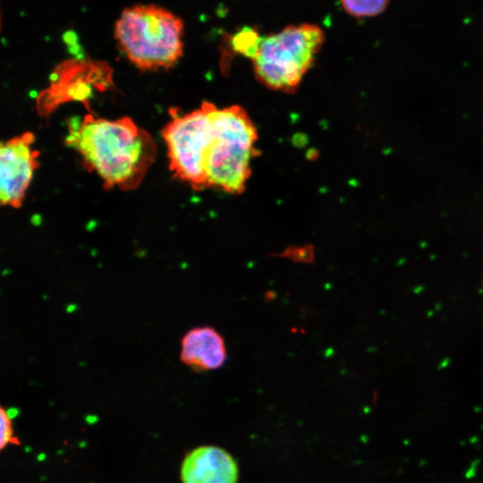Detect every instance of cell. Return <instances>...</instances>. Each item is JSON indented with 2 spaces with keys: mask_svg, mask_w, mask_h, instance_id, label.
I'll use <instances>...</instances> for the list:
<instances>
[{
  "mask_svg": "<svg viewBox=\"0 0 483 483\" xmlns=\"http://www.w3.org/2000/svg\"><path fill=\"white\" fill-rule=\"evenodd\" d=\"M163 139L170 170L193 190L244 191L257 154L258 132L241 106L218 108L205 101L196 110L174 115Z\"/></svg>",
  "mask_w": 483,
  "mask_h": 483,
  "instance_id": "6da1fadb",
  "label": "cell"
},
{
  "mask_svg": "<svg viewBox=\"0 0 483 483\" xmlns=\"http://www.w3.org/2000/svg\"><path fill=\"white\" fill-rule=\"evenodd\" d=\"M65 142L81 157L83 166L95 172L106 189H136L157 157V146L131 118L115 120L86 114L68 126Z\"/></svg>",
  "mask_w": 483,
  "mask_h": 483,
  "instance_id": "7a4b0ae2",
  "label": "cell"
},
{
  "mask_svg": "<svg viewBox=\"0 0 483 483\" xmlns=\"http://www.w3.org/2000/svg\"><path fill=\"white\" fill-rule=\"evenodd\" d=\"M183 34L181 17L156 4L125 8L114 28L119 49L142 71L174 67L183 54Z\"/></svg>",
  "mask_w": 483,
  "mask_h": 483,
  "instance_id": "3957f363",
  "label": "cell"
},
{
  "mask_svg": "<svg viewBox=\"0 0 483 483\" xmlns=\"http://www.w3.org/2000/svg\"><path fill=\"white\" fill-rule=\"evenodd\" d=\"M324 42V30L306 22L261 36L250 59L255 78L269 89L294 92Z\"/></svg>",
  "mask_w": 483,
  "mask_h": 483,
  "instance_id": "277c9868",
  "label": "cell"
},
{
  "mask_svg": "<svg viewBox=\"0 0 483 483\" xmlns=\"http://www.w3.org/2000/svg\"><path fill=\"white\" fill-rule=\"evenodd\" d=\"M35 137L27 131L0 141V206L19 208L38 168Z\"/></svg>",
  "mask_w": 483,
  "mask_h": 483,
  "instance_id": "5b68a950",
  "label": "cell"
},
{
  "mask_svg": "<svg viewBox=\"0 0 483 483\" xmlns=\"http://www.w3.org/2000/svg\"><path fill=\"white\" fill-rule=\"evenodd\" d=\"M182 483H238L239 467L233 455L216 445H201L184 456Z\"/></svg>",
  "mask_w": 483,
  "mask_h": 483,
  "instance_id": "8992f818",
  "label": "cell"
},
{
  "mask_svg": "<svg viewBox=\"0 0 483 483\" xmlns=\"http://www.w3.org/2000/svg\"><path fill=\"white\" fill-rule=\"evenodd\" d=\"M179 358L184 366L194 372L218 369L227 359L225 339L213 326H194L181 339Z\"/></svg>",
  "mask_w": 483,
  "mask_h": 483,
  "instance_id": "52a82bcc",
  "label": "cell"
},
{
  "mask_svg": "<svg viewBox=\"0 0 483 483\" xmlns=\"http://www.w3.org/2000/svg\"><path fill=\"white\" fill-rule=\"evenodd\" d=\"M226 39L231 48L250 59L256 52L260 35L254 27H243L233 35H227Z\"/></svg>",
  "mask_w": 483,
  "mask_h": 483,
  "instance_id": "ba28073f",
  "label": "cell"
},
{
  "mask_svg": "<svg viewBox=\"0 0 483 483\" xmlns=\"http://www.w3.org/2000/svg\"><path fill=\"white\" fill-rule=\"evenodd\" d=\"M390 0H340L343 10L355 18L375 17L385 12Z\"/></svg>",
  "mask_w": 483,
  "mask_h": 483,
  "instance_id": "9c48e42d",
  "label": "cell"
},
{
  "mask_svg": "<svg viewBox=\"0 0 483 483\" xmlns=\"http://www.w3.org/2000/svg\"><path fill=\"white\" fill-rule=\"evenodd\" d=\"M10 444L18 445L19 439L14 434L12 419L8 412L0 405V451Z\"/></svg>",
  "mask_w": 483,
  "mask_h": 483,
  "instance_id": "30bf717a",
  "label": "cell"
}]
</instances>
